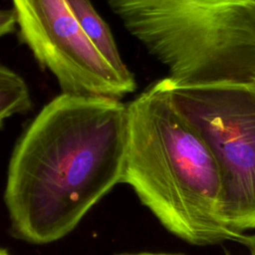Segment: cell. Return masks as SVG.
Instances as JSON below:
<instances>
[{
	"label": "cell",
	"instance_id": "cell-1",
	"mask_svg": "<svg viewBox=\"0 0 255 255\" xmlns=\"http://www.w3.org/2000/svg\"><path fill=\"white\" fill-rule=\"evenodd\" d=\"M127 105L64 94L39 112L11 155L4 200L19 239L48 244L68 235L123 180Z\"/></svg>",
	"mask_w": 255,
	"mask_h": 255
},
{
	"label": "cell",
	"instance_id": "cell-2",
	"mask_svg": "<svg viewBox=\"0 0 255 255\" xmlns=\"http://www.w3.org/2000/svg\"><path fill=\"white\" fill-rule=\"evenodd\" d=\"M128 138L122 182L171 234L196 246L244 236L220 212L221 178L201 135L170 101L165 78L127 105Z\"/></svg>",
	"mask_w": 255,
	"mask_h": 255
},
{
	"label": "cell",
	"instance_id": "cell-3",
	"mask_svg": "<svg viewBox=\"0 0 255 255\" xmlns=\"http://www.w3.org/2000/svg\"><path fill=\"white\" fill-rule=\"evenodd\" d=\"M177 86L255 81V0H107Z\"/></svg>",
	"mask_w": 255,
	"mask_h": 255
},
{
	"label": "cell",
	"instance_id": "cell-4",
	"mask_svg": "<svg viewBox=\"0 0 255 255\" xmlns=\"http://www.w3.org/2000/svg\"><path fill=\"white\" fill-rule=\"evenodd\" d=\"M165 80L171 103L215 158L224 224L240 234L255 229V81L177 86Z\"/></svg>",
	"mask_w": 255,
	"mask_h": 255
},
{
	"label": "cell",
	"instance_id": "cell-5",
	"mask_svg": "<svg viewBox=\"0 0 255 255\" xmlns=\"http://www.w3.org/2000/svg\"><path fill=\"white\" fill-rule=\"evenodd\" d=\"M19 38L62 93L121 100L136 88L86 36L65 0H12Z\"/></svg>",
	"mask_w": 255,
	"mask_h": 255
},
{
	"label": "cell",
	"instance_id": "cell-6",
	"mask_svg": "<svg viewBox=\"0 0 255 255\" xmlns=\"http://www.w3.org/2000/svg\"><path fill=\"white\" fill-rule=\"evenodd\" d=\"M78 24L109 64L124 78L135 80L124 63L109 25L90 0H65Z\"/></svg>",
	"mask_w": 255,
	"mask_h": 255
},
{
	"label": "cell",
	"instance_id": "cell-7",
	"mask_svg": "<svg viewBox=\"0 0 255 255\" xmlns=\"http://www.w3.org/2000/svg\"><path fill=\"white\" fill-rule=\"evenodd\" d=\"M29 88L24 79L0 63V127L14 115L31 109Z\"/></svg>",
	"mask_w": 255,
	"mask_h": 255
},
{
	"label": "cell",
	"instance_id": "cell-8",
	"mask_svg": "<svg viewBox=\"0 0 255 255\" xmlns=\"http://www.w3.org/2000/svg\"><path fill=\"white\" fill-rule=\"evenodd\" d=\"M17 25L16 12L12 9H0V38L15 31Z\"/></svg>",
	"mask_w": 255,
	"mask_h": 255
},
{
	"label": "cell",
	"instance_id": "cell-9",
	"mask_svg": "<svg viewBox=\"0 0 255 255\" xmlns=\"http://www.w3.org/2000/svg\"><path fill=\"white\" fill-rule=\"evenodd\" d=\"M240 244H243L246 246L250 252V255H255V234L251 235H245L239 242Z\"/></svg>",
	"mask_w": 255,
	"mask_h": 255
},
{
	"label": "cell",
	"instance_id": "cell-10",
	"mask_svg": "<svg viewBox=\"0 0 255 255\" xmlns=\"http://www.w3.org/2000/svg\"><path fill=\"white\" fill-rule=\"evenodd\" d=\"M120 255H185L182 253H153V252H140V253H129Z\"/></svg>",
	"mask_w": 255,
	"mask_h": 255
},
{
	"label": "cell",
	"instance_id": "cell-11",
	"mask_svg": "<svg viewBox=\"0 0 255 255\" xmlns=\"http://www.w3.org/2000/svg\"><path fill=\"white\" fill-rule=\"evenodd\" d=\"M0 255H10L5 249H3V248H0Z\"/></svg>",
	"mask_w": 255,
	"mask_h": 255
},
{
	"label": "cell",
	"instance_id": "cell-12",
	"mask_svg": "<svg viewBox=\"0 0 255 255\" xmlns=\"http://www.w3.org/2000/svg\"><path fill=\"white\" fill-rule=\"evenodd\" d=\"M225 255H231V254H230L229 252H227V251H226V252H225Z\"/></svg>",
	"mask_w": 255,
	"mask_h": 255
}]
</instances>
